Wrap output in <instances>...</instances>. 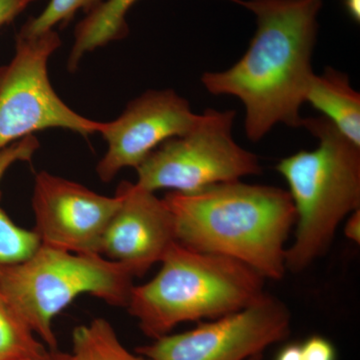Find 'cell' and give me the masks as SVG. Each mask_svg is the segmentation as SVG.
<instances>
[{
    "instance_id": "obj_1",
    "label": "cell",
    "mask_w": 360,
    "mask_h": 360,
    "mask_svg": "<svg viewBox=\"0 0 360 360\" xmlns=\"http://www.w3.org/2000/svg\"><path fill=\"white\" fill-rule=\"evenodd\" d=\"M257 15V30L245 56L224 71L205 72L213 96L238 97L245 108V129L258 141L279 123L302 127L300 108L311 68L321 0H231Z\"/></svg>"
},
{
    "instance_id": "obj_2",
    "label": "cell",
    "mask_w": 360,
    "mask_h": 360,
    "mask_svg": "<svg viewBox=\"0 0 360 360\" xmlns=\"http://www.w3.org/2000/svg\"><path fill=\"white\" fill-rule=\"evenodd\" d=\"M163 200L180 245L233 258L265 279L285 274V243L296 221L288 191L233 180L195 193L170 191Z\"/></svg>"
},
{
    "instance_id": "obj_3",
    "label": "cell",
    "mask_w": 360,
    "mask_h": 360,
    "mask_svg": "<svg viewBox=\"0 0 360 360\" xmlns=\"http://www.w3.org/2000/svg\"><path fill=\"white\" fill-rule=\"evenodd\" d=\"M160 264L150 281L134 286L127 307L153 340L184 322L212 321L245 309L264 293V276L224 255L176 243Z\"/></svg>"
},
{
    "instance_id": "obj_4",
    "label": "cell",
    "mask_w": 360,
    "mask_h": 360,
    "mask_svg": "<svg viewBox=\"0 0 360 360\" xmlns=\"http://www.w3.org/2000/svg\"><path fill=\"white\" fill-rule=\"evenodd\" d=\"M302 127L319 139V146L283 158L276 167L295 208V241L285 251L286 270L292 272L322 257L340 222L360 210V146L323 116L303 118Z\"/></svg>"
},
{
    "instance_id": "obj_5",
    "label": "cell",
    "mask_w": 360,
    "mask_h": 360,
    "mask_svg": "<svg viewBox=\"0 0 360 360\" xmlns=\"http://www.w3.org/2000/svg\"><path fill=\"white\" fill-rule=\"evenodd\" d=\"M134 276L101 255H78L40 245L23 262L0 269V292L35 335L58 349L53 321L78 296L127 307Z\"/></svg>"
},
{
    "instance_id": "obj_6",
    "label": "cell",
    "mask_w": 360,
    "mask_h": 360,
    "mask_svg": "<svg viewBox=\"0 0 360 360\" xmlns=\"http://www.w3.org/2000/svg\"><path fill=\"white\" fill-rule=\"evenodd\" d=\"M236 111L207 110L193 129L163 142L136 168L137 186L191 194L262 172L257 155L232 137Z\"/></svg>"
},
{
    "instance_id": "obj_7",
    "label": "cell",
    "mask_w": 360,
    "mask_h": 360,
    "mask_svg": "<svg viewBox=\"0 0 360 360\" xmlns=\"http://www.w3.org/2000/svg\"><path fill=\"white\" fill-rule=\"evenodd\" d=\"M60 45L54 30L16 37L13 59L0 66V151L41 130L61 129L89 136L103 129V122L71 110L52 87L47 66Z\"/></svg>"
},
{
    "instance_id": "obj_8",
    "label": "cell",
    "mask_w": 360,
    "mask_h": 360,
    "mask_svg": "<svg viewBox=\"0 0 360 360\" xmlns=\"http://www.w3.org/2000/svg\"><path fill=\"white\" fill-rule=\"evenodd\" d=\"M290 324L288 307L264 292L245 309L161 336L137 347L136 354L149 360H248L286 340Z\"/></svg>"
},
{
    "instance_id": "obj_9",
    "label": "cell",
    "mask_w": 360,
    "mask_h": 360,
    "mask_svg": "<svg viewBox=\"0 0 360 360\" xmlns=\"http://www.w3.org/2000/svg\"><path fill=\"white\" fill-rule=\"evenodd\" d=\"M120 198L96 193L82 184L40 172L35 175L32 208L41 245L99 255L101 241Z\"/></svg>"
},
{
    "instance_id": "obj_10",
    "label": "cell",
    "mask_w": 360,
    "mask_h": 360,
    "mask_svg": "<svg viewBox=\"0 0 360 360\" xmlns=\"http://www.w3.org/2000/svg\"><path fill=\"white\" fill-rule=\"evenodd\" d=\"M198 118L174 90H148L113 122H103L99 134L108 149L97 165V175L110 182L124 168L136 169L163 142L193 129Z\"/></svg>"
},
{
    "instance_id": "obj_11",
    "label": "cell",
    "mask_w": 360,
    "mask_h": 360,
    "mask_svg": "<svg viewBox=\"0 0 360 360\" xmlns=\"http://www.w3.org/2000/svg\"><path fill=\"white\" fill-rule=\"evenodd\" d=\"M120 203L108 225L99 255L142 276L177 243L174 219L165 200L135 184L122 181Z\"/></svg>"
},
{
    "instance_id": "obj_12",
    "label": "cell",
    "mask_w": 360,
    "mask_h": 360,
    "mask_svg": "<svg viewBox=\"0 0 360 360\" xmlns=\"http://www.w3.org/2000/svg\"><path fill=\"white\" fill-rule=\"evenodd\" d=\"M305 103L323 113L350 141L360 146V94L350 84L345 73L328 68L314 75Z\"/></svg>"
},
{
    "instance_id": "obj_13",
    "label": "cell",
    "mask_w": 360,
    "mask_h": 360,
    "mask_svg": "<svg viewBox=\"0 0 360 360\" xmlns=\"http://www.w3.org/2000/svg\"><path fill=\"white\" fill-rule=\"evenodd\" d=\"M137 0H103L86 13L75 27V42L68 60V70H77L90 51L123 39L129 34L127 15Z\"/></svg>"
},
{
    "instance_id": "obj_14",
    "label": "cell",
    "mask_w": 360,
    "mask_h": 360,
    "mask_svg": "<svg viewBox=\"0 0 360 360\" xmlns=\"http://www.w3.org/2000/svg\"><path fill=\"white\" fill-rule=\"evenodd\" d=\"M39 148V139L30 135L0 151V182L9 168L20 161H30ZM40 245L37 232L16 224L0 206V269L23 262Z\"/></svg>"
},
{
    "instance_id": "obj_15",
    "label": "cell",
    "mask_w": 360,
    "mask_h": 360,
    "mask_svg": "<svg viewBox=\"0 0 360 360\" xmlns=\"http://www.w3.org/2000/svg\"><path fill=\"white\" fill-rule=\"evenodd\" d=\"M70 355V360H149L130 352L110 322L104 319H96L75 328Z\"/></svg>"
},
{
    "instance_id": "obj_16",
    "label": "cell",
    "mask_w": 360,
    "mask_h": 360,
    "mask_svg": "<svg viewBox=\"0 0 360 360\" xmlns=\"http://www.w3.org/2000/svg\"><path fill=\"white\" fill-rule=\"evenodd\" d=\"M46 350L44 342L0 292V360H30Z\"/></svg>"
},
{
    "instance_id": "obj_17",
    "label": "cell",
    "mask_w": 360,
    "mask_h": 360,
    "mask_svg": "<svg viewBox=\"0 0 360 360\" xmlns=\"http://www.w3.org/2000/svg\"><path fill=\"white\" fill-rule=\"evenodd\" d=\"M103 0H51L39 15L30 18L18 34L37 37L54 30L56 25L70 22L78 11L89 13Z\"/></svg>"
},
{
    "instance_id": "obj_18",
    "label": "cell",
    "mask_w": 360,
    "mask_h": 360,
    "mask_svg": "<svg viewBox=\"0 0 360 360\" xmlns=\"http://www.w3.org/2000/svg\"><path fill=\"white\" fill-rule=\"evenodd\" d=\"M302 360H336L335 345L321 335H312L300 345Z\"/></svg>"
},
{
    "instance_id": "obj_19",
    "label": "cell",
    "mask_w": 360,
    "mask_h": 360,
    "mask_svg": "<svg viewBox=\"0 0 360 360\" xmlns=\"http://www.w3.org/2000/svg\"><path fill=\"white\" fill-rule=\"evenodd\" d=\"M37 0H0V27L13 22Z\"/></svg>"
},
{
    "instance_id": "obj_20",
    "label": "cell",
    "mask_w": 360,
    "mask_h": 360,
    "mask_svg": "<svg viewBox=\"0 0 360 360\" xmlns=\"http://www.w3.org/2000/svg\"><path fill=\"white\" fill-rule=\"evenodd\" d=\"M347 224L345 226V234L350 240L359 245L360 243V210L350 213Z\"/></svg>"
},
{
    "instance_id": "obj_21",
    "label": "cell",
    "mask_w": 360,
    "mask_h": 360,
    "mask_svg": "<svg viewBox=\"0 0 360 360\" xmlns=\"http://www.w3.org/2000/svg\"><path fill=\"white\" fill-rule=\"evenodd\" d=\"M276 360H302L300 343H288L284 345L277 354Z\"/></svg>"
},
{
    "instance_id": "obj_22",
    "label": "cell",
    "mask_w": 360,
    "mask_h": 360,
    "mask_svg": "<svg viewBox=\"0 0 360 360\" xmlns=\"http://www.w3.org/2000/svg\"><path fill=\"white\" fill-rule=\"evenodd\" d=\"M30 360H70V355L58 349H51Z\"/></svg>"
},
{
    "instance_id": "obj_23",
    "label": "cell",
    "mask_w": 360,
    "mask_h": 360,
    "mask_svg": "<svg viewBox=\"0 0 360 360\" xmlns=\"http://www.w3.org/2000/svg\"><path fill=\"white\" fill-rule=\"evenodd\" d=\"M348 14L356 22L360 21V0H343Z\"/></svg>"
},
{
    "instance_id": "obj_24",
    "label": "cell",
    "mask_w": 360,
    "mask_h": 360,
    "mask_svg": "<svg viewBox=\"0 0 360 360\" xmlns=\"http://www.w3.org/2000/svg\"><path fill=\"white\" fill-rule=\"evenodd\" d=\"M248 360H262V354L255 355V356L250 357Z\"/></svg>"
}]
</instances>
